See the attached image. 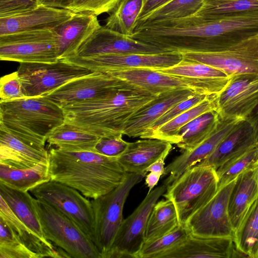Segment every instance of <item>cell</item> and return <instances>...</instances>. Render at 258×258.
I'll use <instances>...</instances> for the list:
<instances>
[{
  "label": "cell",
  "mask_w": 258,
  "mask_h": 258,
  "mask_svg": "<svg viewBox=\"0 0 258 258\" xmlns=\"http://www.w3.org/2000/svg\"><path fill=\"white\" fill-rule=\"evenodd\" d=\"M48 152L51 180L71 186L87 198L96 199L107 194L119 185L127 174L117 157L54 147Z\"/></svg>",
  "instance_id": "6da1fadb"
},
{
  "label": "cell",
  "mask_w": 258,
  "mask_h": 258,
  "mask_svg": "<svg viewBox=\"0 0 258 258\" xmlns=\"http://www.w3.org/2000/svg\"><path fill=\"white\" fill-rule=\"evenodd\" d=\"M157 96L128 82L106 97L63 107L65 122L100 138L123 135L132 116Z\"/></svg>",
  "instance_id": "7a4b0ae2"
},
{
  "label": "cell",
  "mask_w": 258,
  "mask_h": 258,
  "mask_svg": "<svg viewBox=\"0 0 258 258\" xmlns=\"http://www.w3.org/2000/svg\"><path fill=\"white\" fill-rule=\"evenodd\" d=\"M64 122L62 108L45 96L0 101V126L33 146L45 147L49 134Z\"/></svg>",
  "instance_id": "3957f363"
},
{
  "label": "cell",
  "mask_w": 258,
  "mask_h": 258,
  "mask_svg": "<svg viewBox=\"0 0 258 258\" xmlns=\"http://www.w3.org/2000/svg\"><path fill=\"white\" fill-rule=\"evenodd\" d=\"M218 189L216 170L209 166L195 165L168 185L163 196L173 203L179 223L184 225L212 199Z\"/></svg>",
  "instance_id": "277c9868"
},
{
  "label": "cell",
  "mask_w": 258,
  "mask_h": 258,
  "mask_svg": "<svg viewBox=\"0 0 258 258\" xmlns=\"http://www.w3.org/2000/svg\"><path fill=\"white\" fill-rule=\"evenodd\" d=\"M44 236L71 257L101 258L93 241L71 219L45 202L32 198Z\"/></svg>",
  "instance_id": "5b68a950"
},
{
  "label": "cell",
  "mask_w": 258,
  "mask_h": 258,
  "mask_svg": "<svg viewBox=\"0 0 258 258\" xmlns=\"http://www.w3.org/2000/svg\"><path fill=\"white\" fill-rule=\"evenodd\" d=\"M146 175L127 173L122 182L107 194L91 200L95 220L93 242L102 256L109 249L122 222L123 209L133 187Z\"/></svg>",
  "instance_id": "8992f818"
},
{
  "label": "cell",
  "mask_w": 258,
  "mask_h": 258,
  "mask_svg": "<svg viewBox=\"0 0 258 258\" xmlns=\"http://www.w3.org/2000/svg\"><path fill=\"white\" fill-rule=\"evenodd\" d=\"M105 73L141 87L155 95L178 89H189L197 94L217 95L224 89L222 79H199L169 75L148 68L119 69Z\"/></svg>",
  "instance_id": "52a82bcc"
},
{
  "label": "cell",
  "mask_w": 258,
  "mask_h": 258,
  "mask_svg": "<svg viewBox=\"0 0 258 258\" xmlns=\"http://www.w3.org/2000/svg\"><path fill=\"white\" fill-rule=\"evenodd\" d=\"M1 60L53 62L59 59L58 36L52 29L0 36Z\"/></svg>",
  "instance_id": "ba28073f"
},
{
  "label": "cell",
  "mask_w": 258,
  "mask_h": 258,
  "mask_svg": "<svg viewBox=\"0 0 258 258\" xmlns=\"http://www.w3.org/2000/svg\"><path fill=\"white\" fill-rule=\"evenodd\" d=\"M17 72L27 97L45 96L72 80L93 73L64 58L49 63H20Z\"/></svg>",
  "instance_id": "9c48e42d"
},
{
  "label": "cell",
  "mask_w": 258,
  "mask_h": 258,
  "mask_svg": "<svg viewBox=\"0 0 258 258\" xmlns=\"http://www.w3.org/2000/svg\"><path fill=\"white\" fill-rule=\"evenodd\" d=\"M35 198L52 206L74 222L93 240L95 220L91 201L78 190L50 180L29 191Z\"/></svg>",
  "instance_id": "30bf717a"
},
{
  "label": "cell",
  "mask_w": 258,
  "mask_h": 258,
  "mask_svg": "<svg viewBox=\"0 0 258 258\" xmlns=\"http://www.w3.org/2000/svg\"><path fill=\"white\" fill-rule=\"evenodd\" d=\"M167 185L156 187L147 194L135 210L123 219L112 244L102 258L135 257L145 242L146 226L150 213Z\"/></svg>",
  "instance_id": "8fae6325"
},
{
  "label": "cell",
  "mask_w": 258,
  "mask_h": 258,
  "mask_svg": "<svg viewBox=\"0 0 258 258\" xmlns=\"http://www.w3.org/2000/svg\"><path fill=\"white\" fill-rule=\"evenodd\" d=\"M183 60L202 63L219 69L230 77L258 75V34L218 51L181 53Z\"/></svg>",
  "instance_id": "7c38bea8"
},
{
  "label": "cell",
  "mask_w": 258,
  "mask_h": 258,
  "mask_svg": "<svg viewBox=\"0 0 258 258\" xmlns=\"http://www.w3.org/2000/svg\"><path fill=\"white\" fill-rule=\"evenodd\" d=\"M236 179L218 188L212 199L186 221L184 226L191 235L234 238L228 202Z\"/></svg>",
  "instance_id": "4fadbf2b"
},
{
  "label": "cell",
  "mask_w": 258,
  "mask_h": 258,
  "mask_svg": "<svg viewBox=\"0 0 258 258\" xmlns=\"http://www.w3.org/2000/svg\"><path fill=\"white\" fill-rule=\"evenodd\" d=\"M128 83L108 74L95 72L72 80L45 96L63 108L106 97Z\"/></svg>",
  "instance_id": "5bb4252c"
},
{
  "label": "cell",
  "mask_w": 258,
  "mask_h": 258,
  "mask_svg": "<svg viewBox=\"0 0 258 258\" xmlns=\"http://www.w3.org/2000/svg\"><path fill=\"white\" fill-rule=\"evenodd\" d=\"M93 72L106 73L123 68L164 69L174 66L183 59L176 52L155 54H107L89 56H71L64 58Z\"/></svg>",
  "instance_id": "9a60e30c"
},
{
  "label": "cell",
  "mask_w": 258,
  "mask_h": 258,
  "mask_svg": "<svg viewBox=\"0 0 258 258\" xmlns=\"http://www.w3.org/2000/svg\"><path fill=\"white\" fill-rule=\"evenodd\" d=\"M258 105V75L231 77L217 96V111L221 118L245 119Z\"/></svg>",
  "instance_id": "2e32d148"
},
{
  "label": "cell",
  "mask_w": 258,
  "mask_h": 258,
  "mask_svg": "<svg viewBox=\"0 0 258 258\" xmlns=\"http://www.w3.org/2000/svg\"><path fill=\"white\" fill-rule=\"evenodd\" d=\"M166 52L104 26L96 30L72 56L107 54H155Z\"/></svg>",
  "instance_id": "e0dca14e"
},
{
  "label": "cell",
  "mask_w": 258,
  "mask_h": 258,
  "mask_svg": "<svg viewBox=\"0 0 258 258\" xmlns=\"http://www.w3.org/2000/svg\"><path fill=\"white\" fill-rule=\"evenodd\" d=\"M76 13L69 9L40 4L25 12L0 17V36L21 32L55 29Z\"/></svg>",
  "instance_id": "ac0fdd59"
},
{
  "label": "cell",
  "mask_w": 258,
  "mask_h": 258,
  "mask_svg": "<svg viewBox=\"0 0 258 258\" xmlns=\"http://www.w3.org/2000/svg\"><path fill=\"white\" fill-rule=\"evenodd\" d=\"M240 253L234 238L190 234L181 243L159 258H235L238 257Z\"/></svg>",
  "instance_id": "d6986e66"
},
{
  "label": "cell",
  "mask_w": 258,
  "mask_h": 258,
  "mask_svg": "<svg viewBox=\"0 0 258 258\" xmlns=\"http://www.w3.org/2000/svg\"><path fill=\"white\" fill-rule=\"evenodd\" d=\"M238 118H220L212 134L199 146L183 153L165 167L163 175L168 174L164 184L167 186L178 178L186 170L210 156L223 139L241 121Z\"/></svg>",
  "instance_id": "ffe728a7"
},
{
  "label": "cell",
  "mask_w": 258,
  "mask_h": 258,
  "mask_svg": "<svg viewBox=\"0 0 258 258\" xmlns=\"http://www.w3.org/2000/svg\"><path fill=\"white\" fill-rule=\"evenodd\" d=\"M196 94L189 89H178L159 94L132 116L125 124L123 135L130 138H140L170 108Z\"/></svg>",
  "instance_id": "44dd1931"
},
{
  "label": "cell",
  "mask_w": 258,
  "mask_h": 258,
  "mask_svg": "<svg viewBox=\"0 0 258 258\" xmlns=\"http://www.w3.org/2000/svg\"><path fill=\"white\" fill-rule=\"evenodd\" d=\"M256 146H258V141L252 127L246 119H243L223 139L210 156L196 165L209 166L216 170L226 162Z\"/></svg>",
  "instance_id": "7402d4cb"
},
{
  "label": "cell",
  "mask_w": 258,
  "mask_h": 258,
  "mask_svg": "<svg viewBox=\"0 0 258 258\" xmlns=\"http://www.w3.org/2000/svg\"><path fill=\"white\" fill-rule=\"evenodd\" d=\"M172 148L170 143L156 139H144L129 143L118 160L127 173L143 174L162 157L166 158Z\"/></svg>",
  "instance_id": "603a6c76"
},
{
  "label": "cell",
  "mask_w": 258,
  "mask_h": 258,
  "mask_svg": "<svg viewBox=\"0 0 258 258\" xmlns=\"http://www.w3.org/2000/svg\"><path fill=\"white\" fill-rule=\"evenodd\" d=\"M101 27L97 16L77 13L54 29L58 36L59 59L74 55L80 46Z\"/></svg>",
  "instance_id": "cb8c5ba5"
},
{
  "label": "cell",
  "mask_w": 258,
  "mask_h": 258,
  "mask_svg": "<svg viewBox=\"0 0 258 258\" xmlns=\"http://www.w3.org/2000/svg\"><path fill=\"white\" fill-rule=\"evenodd\" d=\"M49 159L44 147L30 145L0 126V163L16 168H27Z\"/></svg>",
  "instance_id": "d4e9b609"
},
{
  "label": "cell",
  "mask_w": 258,
  "mask_h": 258,
  "mask_svg": "<svg viewBox=\"0 0 258 258\" xmlns=\"http://www.w3.org/2000/svg\"><path fill=\"white\" fill-rule=\"evenodd\" d=\"M0 218L18 235L23 244L40 258L71 257L62 249L50 241H45L35 234L14 214L4 199L0 196Z\"/></svg>",
  "instance_id": "484cf974"
},
{
  "label": "cell",
  "mask_w": 258,
  "mask_h": 258,
  "mask_svg": "<svg viewBox=\"0 0 258 258\" xmlns=\"http://www.w3.org/2000/svg\"><path fill=\"white\" fill-rule=\"evenodd\" d=\"M257 198L258 184L253 169L246 171L237 178L229 199L228 213L235 231Z\"/></svg>",
  "instance_id": "4316f807"
},
{
  "label": "cell",
  "mask_w": 258,
  "mask_h": 258,
  "mask_svg": "<svg viewBox=\"0 0 258 258\" xmlns=\"http://www.w3.org/2000/svg\"><path fill=\"white\" fill-rule=\"evenodd\" d=\"M50 180L49 159L27 168H16L0 163V182L11 188L29 191Z\"/></svg>",
  "instance_id": "83f0119b"
},
{
  "label": "cell",
  "mask_w": 258,
  "mask_h": 258,
  "mask_svg": "<svg viewBox=\"0 0 258 258\" xmlns=\"http://www.w3.org/2000/svg\"><path fill=\"white\" fill-rule=\"evenodd\" d=\"M100 137L65 122L48 135L49 146L67 151H93Z\"/></svg>",
  "instance_id": "f1b7e54d"
},
{
  "label": "cell",
  "mask_w": 258,
  "mask_h": 258,
  "mask_svg": "<svg viewBox=\"0 0 258 258\" xmlns=\"http://www.w3.org/2000/svg\"><path fill=\"white\" fill-rule=\"evenodd\" d=\"M0 196L32 232L43 240L49 241L44 236L39 217L33 205V197L28 191L16 190L0 182Z\"/></svg>",
  "instance_id": "f546056e"
},
{
  "label": "cell",
  "mask_w": 258,
  "mask_h": 258,
  "mask_svg": "<svg viewBox=\"0 0 258 258\" xmlns=\"http://www.w3.org/2000/svg\"><path fill=\"white\" fill-rule=\"evenodd\" d=\"M220 118L216 109L207 111L196 117L179 130V141L177 146L183 151L195 148L212 134Z\"/></svg>",
  "instance_id": "4dcf8cb0"
},
{
  "label": "cell",
  "mask_w": 258,
  "mask_h": 258,
  "mask_svg": "<svg viewBox=\"0 0 258 258\" xmlns=\"http://www.w3.org/2000/svg\"><path fill=\"white\" fill-rule=\"evenodd\" d=\"M212 95L204 100L161 125L151 134L147 139L164 140L177 144L179 130L188 122L207 111L217 109V96Z\"/></svg>",
  "instance_id": "1f68e13d"
},
{
  "label": "cell",
  "mask_w": 258,
  "mask_h": 258,
  "mask_svg": "<svg viewBox=\"0 0 258 258\" xmlns=\"http://www.w3.org/2000/svg\"><path fill=\"white\" fill-rule=\"evenodd\" d=\"M179 224L173 203L166 199L158 201L154 206L148 220L145 241L157 239L170 232Z\"/></svg>",
  "instance_id": "d6a6232c"
},
{
  "label": "cell",
  "mask_w": 258,
  "mask_h": 258,
  "mask_svg": "<svg viewBox=\"0 0 258 258\" xmlns=\"http://www.w3.org/2000/svg\"><path fill=\"white\" fill-rule=\"evenodd\" d=\"M234 239L239 250L248 257L256 258L258 254V198L235 231Z\"/></svg>",
  "instance_id": "836d02e7"
},
{
  "label": "cell",
  "mask_w": 258,
  "mask_h": 258,
  "mask_svg": "<svg viewBox=\"0 0 258 258\" xmlns=\"http://www.w3.org/2000/svg\"><path fill=\"white\" fill-rule=\"evenodd\" d=\"M143 6V0H120L106 19L105 26L131 36Z\"/></svg>",
  "instance_id": "e575fe53"
},
{
  "label": "cell",
  "mask_w": 258,
  "mask_h": 258,
  "mask_svg": "<svg viewBox=\"0 0 258 258\" xmlns=\"http://www.w3.org/2000/svg\"><path fill=\"white\" fill-rule=\"evenodd\" d=\"M255 11H258V0H204L194 15L212 20Z\"/></svg>",
  "instance_id": "d590c367"
},
{
  "label": "cell",
  "mask_w": 258,
  "mask_h": 258,
  "mask_svg": "<svg viewBox=\"0 0 258 258\" xmlns=\"http://www.w3.org/2000/svg\"><path fill=\"white\" fill-rule=\"evenodd\" d=\"M204 0H172L138 20L136 26L153 22L184 18L194 15Z\"/></svg>",
  "instance_id": "8d00e7d4"
},
{
  "label": "cell",
  "mask_w": 258,
  "mask_h": 258,
  "mask_svg": "<svg viewBox=\"0 0 258 258\" xmlns=\"http://www.w3.org/2000/svg\"><path fill=\"white\" fill-rule=\"evenodd\" d=\"M258 165V146L226 162L216 170L218 188L235 179L246 171L254 169Z\"/></svg>",
  "instance_id": "74e56055"
},
{
  "label": "cell",
  "mask_w": 258,
  "mask_h": 258,
  "mask_svg": "<svg viewBox=\"0 0 258 258\" xmlns=\"http://www.w3.org/2000/svg\"><path fill=\"white\" fill-rule=\"evenodd\" d=\"M187 228L179 224L170 232L150 241H145L137 258H159L164 252L178 245L190 235Z\"/></svg>",
  "instance_id": "f35d334b"
},
{
  "label": "cell",
  "mask_w": 258,
  "mask_h": 258,
  "mask_svg": "<svg viewBox=\"0 0 258 258\" xmlns=\"http://www.w3.org/2000/svg\"><path fill=\"white\" fill-rule=\"evenodd\" d=\"M0 258H40L21 241L17 233L0 218Z\"/></svg>",
  "instance_id": "ab89813d"
},
{
  "label": "cell",
  "mask_w": 258,
  "mask_h": 258,
  "mask_svg": "<svg viewBox=\"0 0 258 258\" xmlns=\"http://www.w3.org/2000/svg\"><path fill=\"white\" fill-rule=\"evenodd\" d=\"M172 75L199 79H228L231 77L224 72L202 63L182 60L172 67L157 70Z\"/></svg>",
  "instance_id": "60d3db41"
},
{
  "label": "cell",
  "mask_w": 258,
  "mask_h": 258,
  "mask_svg": "<svg viewBox=\"0 0 258 258\" xmlns=\"http://www.w3.org/2000/svg\"><path fill=\"white\" fill-rule=\"evenodd\" d=\"M209 96L210 95L196 94L191 97L176 104L167 110L148 128L140 138L147 139L151 134L161 125L198 104Z\"/></svg>",
  "instance_id": "b9f144b4"
},
{
  "label": "cell",
  "mask_w": 258,
  "mask_h": 258,
  "mask_svg": "<svg viewBox=\"0 0 258 258\" xmlns=\"http://www.w3.org/2000/svg\"><path fill=\"white\" fill-rule=\"evenodd\" d=\"M120 0H69L66 9L75 13H83L98 16L110 13Z\"/></svg>",
  "instance_id": "7bdbcfd3"
},
{
  "label": "cell",
  "mask_w": 258,
  "mask_h": 258,
  "mask_svg": "<svg viewBox=\"0 0 258 258\" xmlns=\"http://www.w3.org/2000/svg\"><path fill=\"white\" fill-rule=\"evenodd\" d=\"M26 97L17 71L1 78L0 101H8Z\"/></svg>",
  "instance_id": "ee69618b"
},
{
  "label": "cell",
  "mask_w": 258,
  "mask_h": 258,
  "mask_svg": "<svg viewBox=\"0 0 258 258\" xmlns=\"http://www.w3.org/2000/svg\"><path fill=\"white\" fill-rule=\"evenodd\" d=\"M122 134L100 138L95 152L109 157H118L127 149L129 142L123 140Z\"/></svg>",
  "instance_id": "f6af8a7d"
},
{
  "label": "cell",
  "mask_w": 258,
  "mask_h": 258,
  "mask_svg": "<svg viewBox=\"0 0 258 258\" xmlns=\"http://www.w3.org/2000/svg\"><path fill=\"white\" fill-rule=\"evenodd\" d=\"M39 5L38 0H0V17L17 15L33 9Z\"/></svg>",
  "instance_id": "bcb514c9"
},
{
  "label": "cell",
  "mask_w": 258,
  "mask_h": 258,
  "mask_svg": "<svg viewBox=\"0 0 258 258\" xmlns=\"http://www.w3.org/2000/svg\"><path fill=\"white\" fill-rule=\"evenodd\" d=\"M172 0H143V6L137 19L139 20Z\"/></svg>",
  "instance_id": "7dc6e473"
},
{
  "label": "cell",
  "mask_w": 258,
  "mask_h": 258,
  "mask_svg": "<svg viewBox=\"0 0 258 258\" xmlns=\"http://www.w3.org/2000/svg\"><path fill=\"white\" fill-rule=\"evenodd\" d=\"M162 174L160 173L155 172H150L146 176L145 183L149 189L148 193L150 192L156 185Z\"/></svg>",
  "instance_id": "c3c4849f"
},
{
  "label": "cell",
  "mask_w": 258,
  "mask_h": 258,
  "mask_svg": "<svg viewBox=\"0 0 258 258\" xmlns=\"http://www.w3.org/2000/svg\"><path fill=\"white\" fill-rule=\"evenodd\" d=\"M245 119L251 124L254 136L258 141V105Z\"/></svg>",
  "instance_id": "681fc988"
},
{
  "label": "cell",
  "mask_w": 258,
  "mask_h": 258,
  "mask_svg": "<svg viewBox=\"0 0 258 258\" xmlns=\"http://www.w3.org/2000/svg\"><path fill=\"white\" fill-rule=\"evenodd\" d=\"M166 158L162 157L157 160L156 162L152 164L146 170L148 172H155L160 173L162 175L164 174L165 170V159Z\"/></svg>",
  "instance_id": "f907efd6"
},
{
  "label": "cell",
  "mask_w": 258,
  "mask_h": 258,
  "mask_svg": "<svg viewBox=\"0 0 258 258\" xmlns=\"http://www.w3.org/2000/svg\"><path fill=\"white\" fill-rule=\"evenodd\" d=\"M39 4L47 6L57 8H64L68 4L69 0H38Z\"/></svg>",
  "instance_id": "816d5d0a"
},
{
  "label": "cell",
  "mask_w": 258,
  "mask_h": 258,
  "mask_svg": "<svg viewBox=\"0 0 258 258\" xmlns=\"http://www.w3.org/2000/svg\"><path fill=\"white\" fill-rule=\"evenodd\" d=\"M253 174H254V178L258 184V165L253 169Z\"/></svg>",
  "instance_id": "f5cc1de1"
},
{
  "label": "cell",
  "mask_w": 258,
  "mask_h": 258,
  "mask_svg": "<svg viewBox=\"0 0 258 258\" xmlns=\"http://www.w3.org/2000/svg\"><path fill=\"white\" fill-rule=\"evenodd\" d=\"M256 258H258V254H257V256H256Z\"/></svg>",
  "instance_id": "db71d44e"
}]
</instances>
